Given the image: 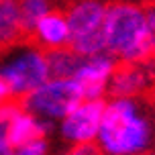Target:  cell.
Masks as SVG:
<instances>
[{
  "label": "cell",
  "instance_id": "52a82bcc",
  "mask_svg": "<svg viewBox=\"0 0 155 155\" xmlns=\"http://www.w3.org/2000/svg\"><path fill=\"white\" fill-rule=\"evenodd\" d=\"M116 68H118L116 59L108 53L84 57L80 70L74 76L82 90L84 100H104V94L108 92L110 80L114 76Z\"/></svg>",
  "mask_w": 155,
  "mask_h": 155
},
{
  "label": "cell",
  "instance_id": "3957f363",
  "mask_svg": "<svg viewBox=\"0 0 155 155\" xmlns=\"http://www.w3.org/2000/svg\"><path fill=\"white\" fill-rule=\"evenodd\" d=\"M106 6L102 0H76L65 8L70 25V49L80 57H94L106 53L104 18Z\"/></svg>",
  "mask_w": 155,
  "mask_h": 155
},
{
  "label": "cell",
  "instance_id": "277c9868",
  "mask_svg": "<svg viewBox=\"0 0 155 155\" xmlns=\"http://www.w3.org/2000/svg\"><path fill=\"white\" fill-rule=\"evenodd\" d=\"M80 102H84V96L76 80H47L41 88L25 96L21 106L29 114L49 123L63 120Z\"/></svg>",
  "mask_w": 155,
  "mask_h": 155
},
{
  "label": "cell",
  "instance_id": "5b68a950",
  "mask_svg": "<svg viewBox=\"0 0 155 155\" xmlns=\"http://www.w3.org/2000/svg\"><path fill=\"white\" fill-rule=\"evenodd\" d=\"M0 76L8 84L12 98L23 100L25 96L35 92L49 80L45 51L31 45L25 47V51H21L16 57H12L0 68Z\"/></svg>",
  "mask_w": 155,
  "mask_h": 155
},
{
  "label": "cell",
  "instance_id": "ac0fdd59",
  "mask_svg": "<svg viewBox=\"0 0 155 155\" xmlns=\"http://www.w3.org/2000/svg\"><path fill=\"white\" fill-rule=\"evenodd\" d=\"M153 100H155V90H153Z\"/></svg>",
  "mask_w": 155,
  "mask_h": 155
},
{
  "label": "cell",
  "instance_id": "6da1fadb",
  "mask_svg": "<svg viewBox=\"0 0 155 155\" xmlns=\"http://www.w3.org/2000/svg\"><path fill=\"white\" fill-rule=\"evenodd\" d=\"M151 143V127L131 98L106 102L96 147L102 155H143Z\"/></svg>",
  "mask_w": 155,
  "mask_h": 155
},
{
  "label": "cell",
  "instance_id": "7a4b0ae2",
  "mask_svg": "<svg viewBox=\"0 0 155 155\" xmlns=\"http://www.w3.org/2000/svg\"><path fill=\"white\" fill-rule=\"evenodd\" d=\"M106 53L123 63H145L153 55L147 35V10L135 2H112L104 18Z\"/></svg>",
  "mask_w": 155,
  "mask_h": 155
},
{
  "label": "cell",
  "instance_id": "5bb4252c",
  "mask_svg": "<svg viewBox=\"0 0 155 155\" xmlns=\"http://www.w3.org/2000/svg\"><path fill=\"white\" fill-rule=\"evenodd\" d=\"M12 155H47V141H35L31 145H25L21 149H15Z\"/></svg>",
  "mask_w": 155,
  "mask_h": 155
},
{
  "label": "cell",
  "instance_id": "8992f818",
  "mask_svg": "<svg viewBox=\"0 0 155 155\" xmlns=\"http://www.w3.org/2000/svg\"><path fill=\"white\" fill-rule=\"evenodd\" d=\"M106 100H84L61 120V135L74 145H90L98 139Z\"/></svg>",
  "mask_w": 155,
  "mask_h": 155
},
{
  "label": "cell",
  "instance_id": "30bf717a",
  "mask_svg": "<svg viewBox=\"0 0 155 155\" xmlns=\"http://www.w3.org/2000/svg\"><path fill=\"white\" fill-rule=\"evenodd\" d=\"M151 84L147 70L143 65H135V63H123L118 65L114 76L110 80L108 94L110 98H135L141 94L147 86Z\"/></svg>",
  "mask_w": 155,
  "mask_h": 155
},
{
  "label": "cell",
  "instance_id": "4fadbf2b",
  "mask_svg": "<svg viewBox=\"0 0 155 155\" xmlns=\"http://www.w3.org/2000/svg\"><path fill=\"white\" fill-rule=\"evenodd\" d=\"M18 8H21V18H23L25 31L29 35V41H31V35L35 31V27L39 25V21L53 10L51 0H18Z\"/></svg>",
  "mask_w": 155,
  "mask_h": 155
},
{
  "label": "cell",
  "instance_id": "8fae6325",
  "mask_svg": "<svg viewBox=\"0 0 155 155\" xmlns=\"http://www.w3.org/2000/svg\"><path fill=\"white\" fill-rule=\"evenodd\" d=\"M51 124L47 120H41L37 116L29 114L27 110H21L18 114L12 118L10 129H8V143L10 149H21L25 145H31L35 141H43L45 135L49 133Z\"/></svg>",
  "mask_w": 155,
  "mask_h": 155
},
{
  "label": "cell",
  "instance_id": "e0dca14e",
  "mask_svg": "<svg viewBox=\"0 0 155 155\" xmlns=\"http://www.w3.org/2000/svg\"><path fill=\"white\" fill-rule=\"evenodd\" d=\"M143 155H155V151H147V153H143Z\"/></svg>",
  "mask_w": 155,
  "mask_h": 155
},
{
  "label": "cell",
  "instance_id": "9c48e42d",
  "mask_svg": "<svg viewBox=\"0 0 155 155\" xmlns=\"http://www.w3.org/2000/svg\"><path fill=\"white\" fill-rule=\"evenodd\" d=\"M12 47H29L21 8L16 0H0V53Z\"/></svg>",
  "mask_w": 155,
  "mask_h": 155
},
{
  "label": "cell",
  "instance_id": "9a60e30c",
  "mask_svg": "<svg viewBox=\"0 0 155 155\" xmlns=\"http://www.w3.org/2000/svg\"><path fill=\"white\" fill-rule=\"evenodd\" d=\"M147 35H149V43H151V51L155 55V8L147 10Z\"/></svg>",
  "mask_w": 155,
  "mask_h": 155
},
{
  "label": "cell",
  "instance_id": "7c38bea8",
  "mask_svg": "<svg viewBox=\"0 0 155 155\" xmlns=\"http://www.w3.org/2000/svg\"><path fill=\"white\" fill-rule=\"evenodd\" d=\"M47 68H49V80H74L76 71L84 61V57L74 53L70 47L65 49H55L45 51Z\"/></svg>",
  "mask_w": 155,
  "mask_h": 155
},
{
  "label": "cell",
  "instance_id": "ba28073f",
  "mask_svg": "<svg viewBox=\"0 0 155 155\" xmlns=\"http://www.w3.org/2000/svg\"><path fill=\"white\" fill-rule=\"evenodd\" d=\"M70 25L65 18V10L53 8L49 15H45L35 31L31 35L29 45L37 47L41 51H55V49H65L70 47Z\"/></svg>",
  "mask_w": 155,
  "mask_h": 155
},
{
  "label": "cell",
  "instance_id": "2e32d148",
  "mask_svg": "<svg viewBox=\"0 0 155 155\" xmlns=\"http://www.w3.org/2000/svg\"><path fill=\"white\" fill-rule=\"evenodd\" d=\"M143 68H145V70H147L149 78H151V80H153V78H155V55H151V57H149L147 61H145V65H143Z\"/></svg>",
  "mask_w": 155,
  "mask_h": 155
}]
</instances>
